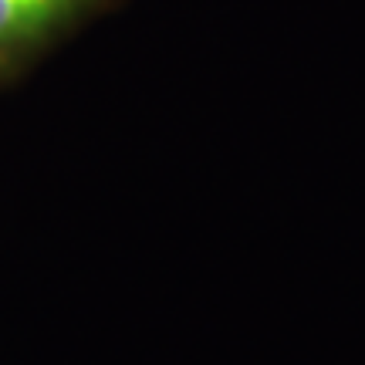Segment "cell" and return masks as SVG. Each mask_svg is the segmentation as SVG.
Instances as JSON below:
<instances>
[{
  "label": "cell",
  "mask_w": 365,
  "mask_h": 365,
  "mask_svg": "<svg viewBox=\"0 0 365 365\" xmlns=\"http://www.w3.org/2000/svg\"><path fill=\"white\" fill-rule=\"evenodd\" d=\"M115 0H0V88Z\"/></svg>",
  "instance_id": "cell-1"
}]
</instances>
